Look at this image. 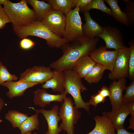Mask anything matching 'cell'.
<instances>
[{
	"label": "cell",
	"mask_w": 134,
	"mask_h": 134,
	"mask_svg": "<svg viewBox=\"0 0 134 134\" xmlns=\"http://www.w3.org/2000/svg\"><path fill=\"white\" fill-rule=\"evenodd\" d=\"M39 84L36 83L23 82L19 81H9L3 83L1 86L7 88L8 91L6 96L9 99L23 96L28 88Z\"/></svg>",
	"instance_id": "obj_15"
},
{
	"label": "cell",
	"mask_w": 134,
	"mask_h": 134,
	"mask_svg": "<svg viewBox=\"0 0 134 134\" xmlns=\"http://www.w3.org/2000/svg\"><path fill=\"white\" fill-rule=\"evenodd\" d=\"M91 1L92 0H73L72 8L78 7L79 11L83 12L84 9Z\"/></svg>",
	"instance_id": "obj_34"
},
{
	"label": "cell",
	"mask_w": 134,
	"mask_h": 134,
	"mask_svg": "<svg viewBox=\"0 0 134 134\" xmlns=\"http://www.w3.org/2000/svg\"><path fill=\"white\" fill-rule=\"evenodd\" d=\"M33 101L35 105L42 107L50 105L52 101H56L62 103L66 97L67 93L65 91L60 94H52L48 93L45 89L38 88L34 92Z\"/></svg>",
	"instance_id": "obj_13"
},
{
	"label": "cell",
	"mask_w": 134,
	"mask_h": 134,
	"mask_svg": "<svg viewBox=\"0 0 134 134\" xmlns=\"http://www.w3.org/2000/svg\"><path fill=\"white\" fill-rule=\"evenodd\" d=\"M98 93L102 97L105 98L107 96L109 97L110 95L109 88L104 85L102 86L100 90H99Z\"/></svg>",
	"instance_id": "obj_36"
},
{
	"label": "cell",
	"mask_w": 134,
	"mask_h": 134,
	"mask_svg": "<svg viewBox=\"0 0 134 134\" xmlns=\"http://www.w3.org/2000/svg\"><path fill=\"white\" fill-rule=\"evenodd\" d=\"M48 3L52 6L53 10L66 14L71 9L73 0H48Z\"/></svg>",
	"instance_id": "obj_26"
},
{
	"label": "cell",
	"mask_w": 134,
	"mask_h": 134,
	"mask_svg": "<svg viewBox=\"0 0 134 134\" xmlns=\"http://www.w3.org/2000/svg\"><path fill=\"white\" fill-rule=\"evenodd\" d=\"M104 2V0H92L83 12L89 11L92 9H98L112 17L110 9L106 5Z\"/></svg>",
	"instance_id": "obj_27"
},
{
	"label": "cell",
	"mask_w": 134,
	"mask_h": 134,
	"mask_svg": "<svg viewBox=\"0 0 134 134\" xmlns=\"http://www.w3.org/2000/svg\"><path fill=\"white\" fill-rule=\"evenodd\" d=\"M105 113L116 130L124 127L125 119L130 114L126 105L123 104L117 109Z\"/></svg>",
	"instance_id": "obj_16"
},
{
	"label": "cell",
	"mask_w": 134,
	"mask_h": 134,
	"mask_svg": "<svg viewBox=\"0 0 134 134\" xmlns=\"http://www.w3.org/2000/svg\"><path fill=\"white\" fill-rule=\"evenodd\" d=\"M30 108L35 110L36 113H42L48 125V130L45 134H59L63 130L58 126V123L61 119L58 114L59 108L58 105H54L50 110Z\"/></svg>",
	"instance_id": "obj_12"
},
{
	"label": "cell",
	"mask_w": 134,
	"mask_h": 134,
	"mask_svg": "<svg viewBox=\"0 0 134 134\" xmlns=\"http://www.w3.org/2000/svg\"><path fill=\"white\" fill-rule=\"evenodd\" d=\"M10 22L6 14L3 7L0 5V29L3 28L6 24Z\"/></svg>",
	"instance_id": "obj_35"
},
{
	"label": "cell",
	"mask_w": 134,
	"mask_h": 134,
	"mask_svg": "<svg viewBox=\"0 0 134 134\" xmlns=\"http://www.w3.org/2000/svg\"><path fill=\"white\" fill-rule=\"evenodd\" d=\"M3 8L13 26L23 27L38 21L34 11L28 7L26 0L14 3L7 0Z\"/></svg>",
	"instance_id": "obj_3"
},
{
	"label": "cell",
	"mask_w": 134,
	"mask_h": 134,
	"mask_svg": "<svg viewBox=\"0 0 134 134\" xmlns=\"http://www.w3.org/2000/svg\"><path fill=\"white\" fill-rule=\"evenodd\" d=\"M99 40L98 37L90 38L83 37L66 44L63 48V54L60 58L51 63L49 67L54 69L64 71L72 70L74 63L79 58L89 54L96 48Z\"/></svg>",
	"instance_id": "obj_1"
},
{
	"label": "cell",
	"mask_w": 134,
	"mask_h": 134,
	"mask_svg": "<svg viewBox=\"0 0 134 134\" xmlns=\"http://www.w3.org/2000/svg\"><path fill=\"white\" fill-rule=\"evenodd\" d=\"M130 112L131 115H134V102L126 104Z\"/></svg>",
	"instance_id": "obj_37"
},
{
	"label": "cell",
	"mask_w": 134,
	"mask_h": 134,
	"mask_svg": "<svg viewBox=\"0 0 134 134\" xmlns=\"http://www.w3.org/2000/svg\"><path fill=\"white\" fill-rule=\"evenodd\" d=\"M63 71L65 76L64 91L72 97L74 103L76 108L78 109L83 108L90 113V105L88 101H84L81 96V91L87 89L83 85L81 81L82 78L72 70L67 69Z\"/></svg>",
	"instance_id": "obj_4"
},
{
	"label": "cell",
	"mask_w": 134,
	"mask_h": 134,
	"mask_svg": "<svg viewBox=\"0 0 134 134\" xmlns=\"http://www.w3.org/2000/svg\"><path fill=\"white\" fill-rule=\"evenodd\" d=\"M41 22L53 33L61 37H63L66 17L63 13L52 10L45 16Z\"/></svg>",
	"instance_id": "obj_11"
},
{
	"label": "cell",
	"mask_w": 134,
	"mask_h": 134,
	"mask_svg": "<svg viewBox=\"0 0 134 134\" xmlns=\"http://www.w3.org/2000/svg\"><path fill=\"white\" fill-rule=\"evenodd\" d=\"M50 68L44 66H36L27 69L20 73L19 80L43 84L53 75V71Z\"/></svg>",
	"instance_id": "obj_8"
},
{
	"label": "cell",
	"mask_w": 134,
	"mask_h": 134,
	"mask_svg": "<svg viewBox=\"0 0 134 134\" xmlns=\"http://www.w3.org/2000/svg\"><path fill=\"white\" fill-rule=\"evenodd\" d=\"M61 103L58 113L62 120L59 127L67 134H74V125L80 117L81 113L74 106L71 98L66 97Z\"/></svg>",
	"instance_id": "obj_5"
},
{
	"label": "cell",
	"mask_w": 134,
	"mask_h": 134,
	"mask_svg": "<svg viewBox=\"0 0 134 134\" xmlns=\"http://www.w3.org/2000/svg\"><path fill=\"white\" fill-rule=\"evenodd\" d=\"M35 44L32 40L27 37L22 39L19 42V45L21 49L27 50L32 48L35 45Z\"/></svg>",
	"instance_id": "obj_32"
},
{
	"label": "cell",
	"mask_w": 134,
	"mask_h": 134,
	"mask_svg": "<svg viewBox=\"0 0 134 134\" xmlns=\"http://www.w3.org/2000/svg\"><path fill=\"white\" fill-rule=\"evenodd\" d=\"M28 115L16 110H10L6 113L5 118L10 122L13 127L19 128L28 117Z\"/></svg>",
	"instance_id": "obj_25"
},
{
	"label": "cell",
	"mask_w": 134,
	"mask_h": 134,
	"mask_svg": "<svg viewBox=\"0 0 134 134\" xmlns=\"http://www.w3.org/2000/svg\"><path fill=\"white\" fill-rule=\"evenodd\" d=\"M7 0H0V5L3 4V5L5 4Z\"/></svg>",
	"instance_id": "obj_40"
},
{
	"label": "cell",
	"mask_w": 134,
	"mask_h": 134,
	"mask_svg": "<svg viewBox=\"0 0 134 134\" xmlns=\"http://www.w3.org/2000/svg\"><path fill=\"white\" fill-rule=\"evenodd\" d=\"M96 64L89 56L84 55L74 63L72 70L76 72L81 78H84Z\"/></svg>",
	"instance_id": "obj_20"
},
{
	"label": "cell",
	"mask_w": 134,
	"mask_h": 134,
	"mask_svg": "<svg viewBox=\"0 0 134 134\" xmlns=\"http://www.w3.org/2000/svg\"><path fill=\"white\" fill-rule=\"evenodd\" d=\"M18 79V77L15 74H11L0 61V86L5 82L16 81Z\"/></svg>",
	"instance_id": "obj_28"
},
{
	"label": "cell",
	"mask_w": 134,
	"mask_h": 134,
	"mask_svg": "<svg viewBox=\"0 0 134 134\" xmlns=\"http://www.w3.org/2000/svg\"><path fill=\"white\" fill-rule=\"evenodd\" d=\"M95 126L93 130L87 134H115V129L105 112L102 116H97L94 118Z\"/></svg>",
	"instance_id": "obj_17"
},
{
	"label": "cell",
	"mask_w": 134,
	"mask_h": 134,
	"mask_svg": "<svg viewBox=\"0 0 134 134\" xmlns=\"http://www.w3.org/2000/svg\"><path fill=\"white\" fill-rule=\"evenodd\" d=\"M126 3L124 12L129 22L130 26L134 25V1L123 0Z\"/></svg>",
	"instance_id": "obj_29"
},
{
	"label": "cell",
	"mask_w": 134,
	"mask_h": 134,
	"mask_svg": "<svg viewBox=\"0 0 134 134\" xmlns=\"http://www.w3.org/2000/svg\"><path fill=\"white\" fill-rule=\"evenodd\" d=\"M32 132H28L24 134H37V133L36 132H34L33 133H32Z\"/></svg>",
	"instance_id": "obj_41"
},
{
	"label": "cell",
	"mask_w": 134,
	"mask_h": 134,
	"mask_svg": "<svg viewBox=\"0 0 134 134\" xmlns=\"http://www.w3.org/2000/svg\"><path fill=\"white\" fill-rule=\"evenodd\" d=\"M105 70L103 66L96 63L84 78V79L89 84L97 83L101 79Z\"/></svg>",
	"instance_id": "obj_23"
},
{
	"label": "cell",
	"mask_w": 134,
	"mask_h": 134,
	"mask_svg": "<svg viewBox=\"0 0 134 134\" xmlns=\"http://www.w3.org/2000/svg\"><path fill=\"white\" fill-rule=\"evenodd\" d=\"M118 81L113 80L109 88L110 95L109 98L112 106V110L119 107L122 104V99L123 92L126 87V78H118Z\"/></svg>",
	"instance_id": "obj_14"
},
{
	"label": "cell",
	"mask_w": 134,
	"mask_h": 134,
	"mask_svg": "<svg viewBox=\"0 0 134 134\" xmlns=\"http://www.w3.org/2000/svg\"><path fill=\"white\" fill-rule=\"evenodd\" d=\"M110 6L112 17L117 21L126 25L130 26L126 16L124 12L122 11L118 5L117 0H105Z\"/></svg>",
	"instance_id": "obj_22"
},
{
	"label": "cell",
	"mask_w": 134,
	"mask_h": 134,
	"mask_svg": "<svg viewBox=\"0 0 134 134\" xmlns=\"http://www.w3.org/2000/svg\"><path fill=\"white\" fill-rule=\"evenodd\" d=\"M125 93L123 95L122 99V103L124 104L134 102V79L125 90Z\"/></svg>",
	"instance_id": "obj_30"
},
{
	"label": "cell",
	"mask_w": 134,
	"mask_h": 134,
	"mask_svg": "<svg viewBox=\"0 0 134 134\" xmlns=\"http://www.w3.org/2000/svg\"><path fill=\"white\" fill-rule=\"evenodd\" d=\"M4 103V101L0 97V111L2 109Z\"/></svg>",
	"instance_id": "obj_39"
},
{
	"label": "cell",
	"mask_w": 134,
	"mask_h": 134,
	"mask_svg": "<svg viewBox=\"0 0 134 134\" xmlns=\"http://www.w3.org/2000/svg\"><path fill=\"white\" fill-rule=\"evenodd\" d=\"M131 50L129 60L128 77L131 81L134 79V40L131 39L128 42Z\"/></svg>",
	"instance_id": "obj_31"
},
{
	"label": "cell",
	"mask_w": 134,
	"mask_h": 134,
	"mask_svg": "<svg viewBox=\"0 0 134 134\" xmlns=\"http://www.w3.org/2000/svg\"><path fill=\"white\" fill-rule=\"evenodd\" d=\"M84 12L86 21L85 23L82 25L84 37L90 38H94L102 33L103 27L92 19L89 11Z\"/></svg>",
	"instance_id": "obj_18"
},
{
	"label": "cell",
	"mask_w": 134,
	"mask_h": 134,
	"mask_svg": "<svg viewBox=\"0 0 134 134\" xmlns=\"http://www.w3.org/2000/svg\"><path fill=\"white\" fill-rule=\"evenodd\" d=\"M79 11V7H76L65 14V25L63 38L69 42L84 37Z\"/></svg>",
	"instance_id": "obj_6"
},
{
	"label": "cell",
	"mask_w": 134,
	"mask_h": 134,
	"mask_svg": "<svg viewBox=\"0 0 134 134\" xmlns=\"http://www.w3.org/2000/svg\"><path fill=\"white\" fill-rule=\"evenodd\" d=\"M2 121V120L0 119V123H1Z\"/></svg>",
	"instance_id": "obj_42"
},
{
	"label": "cell",
	"mask_w": 134,
	"mask_h": 134,
	"mask_svg": "<svg viewBox=\"0 0 134 134\" xmlns=\"http://www.w3.org/2000/svg\"><path fill=\"white\" fill-rule=\"evenodd\" d=\"M38 113H36L28 117L21 125L19 128L21 134H24L35 129H39V121L38 118Z\"/></svg>",
	"instance_id": "obj_24"
},
{
	"label": "cell",
	"mask_w": 134,
	"mask_h": 134,
	"mask_svg": "<svg viewBox=\"0 0 134 134\" xmlns=\"http://www.w3.org/2000/svg\"><path fill=\"white\" fill-rule=\"evenodd\" d=\"M97 37L104 41L107 49L112 48L119 50L126 47L124 43L122 33L115 27L110 26L103 27L102 33Z\"/></svg>",
	"instance_id": "obj_10"
},
{
	"label": "cell",
	"mask_w": 134,
	"mask_h": 134,
	"mask_svg": "<svg viewBox=\"0 0 134 134\" xmlns=\"http://www.w3.org/2000/svg\"><path fill=\"white\" fill-rule=\"evenodd\" d=\"M90 97V99L88 102L90 105H93L95 107H96L99 104L104 102L106 99L98 93L91 95Z\"/></svg>",
	"instance_id": "obj_33"
},
{
	"label": "cell",
	"mask_w": 134,
	"mask_h": 134,
	"mask_svg": "<svg viewBox=\"0 0 134 134\" xmlns=\"http://www.w3.org/2000/svg\"><path fill=\"white\" fill-rule=\"evenodd\" d=\"M117 133L115 134H134V132H130L127 131L124 127L116 130Z\"/></svg>",
	"instance_id": "obj_38"
},
{
	"label": "cell",
	"mask_w": 134,
	"mask_h": 134,
	"mask_svg": "<svg viewBox=\"0 0 134 134\" xmlns=\"http://www.w3.org/2000/svg\"><path fill=\"white\" fill-rule=\"evenodd\" d=\"M130 53V47L126 46L119 50L113 70L108 74L110 79L114 80L120 78H126L128 77Z\"/></svg>",
	"instance_id": "obj_7"
},
{
	"label": "cell",
	"mask_w": 134,
	"mask_h": 134,
	"mask_svg": "<svg viewBox=\"0 0 134 134\" xmlns=\"http://www.w3.org/2000/svg\"><path fill=\"white\" fill-rule=\"evenodd\" d=\"M119 50L109 51L105 46L95 49L89 56L96 63L101 64L112 72L117 56Z\"/></svg>",
	"instance_id": "obj_9"
},
{
	"label": "cell",
	"mask_w": 134,
	"mask_h": 134,
	"mask_svg": "<svg viewBox=\"0 0 134 134\" xmlns=\"http://www.w3.org/2000/svg\"><path fill=\"white\" fill-rule=\"evenodd\" d=\"M53 76L41 86V87L46 89L51 88L54 92L62 94L64 91L65 76L63 71L54 69L53 70Z\"/></svg>",
	"instance_id": "obj_19"
},
{
	"label": "cell",
	"mask_w": 134,
	"mask_h": 134,
	"mask_svg": "<svg viewBox=\"0 0 134 134\" xmlns=\"http://www.w3.org/2000/svg\"><path fill=\"white\" fill-rule=\"evenodd\" d=\"M12 26L14 32L20 38L29 36L38 37L45 40L51 48H62L69 42L53 33L41 21H36L23 27Z\"/></svg>",
	"instance_id": "obj_2"
},
{
	"label": "cell",
	"mask_w": 134,
	"mask_h": 134,
	"mask_svg": "<svg viewBox=\"0 0 134 134\" xmlns=\"http://www.w3.org/2000/svg\"><path fill=\"white\" fill-rule=\"evenodd\" d=\"M27 3L33 8L38 21H41L43 18L52 10L51 5L49 3L37 0H27Z\"/></svg>",
	"instance_id": "obj_21"
}]
</instances>
